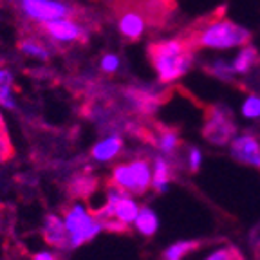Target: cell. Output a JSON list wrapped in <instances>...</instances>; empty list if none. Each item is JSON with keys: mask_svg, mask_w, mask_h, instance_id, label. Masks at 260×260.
Wrapping results in <instances>:
<instances>
[{"mask_svg": "<svg viewBox=\"0 0 260 260\" xmlns=\"http://www.w3.org/2000/svg\"><path fill=\"white\" fill-rule=\"evenodd\" d=\"M228 6L220 4L204 15L191 18L177 31V37L193 51L201 49H232L251 44L253 32L228 18Z\"/></svg>", "mask_w": 260, "mask_h": 260, "instance_id": "1", "label": "cell"}, {"mask_svg": "<svg viewBox=\"0 0 260 260\" xmlns=\"http://www.w3.org/2000/svg\"><path fill=\"white\" fill-rule=\"evenodd\" d=\"M146 56L157 74V81L162 85L174 83L186 76L197 61V53H193L181 38H161L146 45Z\"/></svg>", "mask_w": 260, "mask_h": 260, "instance_id": "2", "label": "cell"}, {"mask_svg": "<svg viewBox=\"0 0 260 260\" xmlns=\"http://www.w3.org/2000/svg\"><path fill=\"white\" fill-rule=\"evenodd\" d=\"M61 219L67 232V249L81 248L103 232V224L96 213L78 201L63 211Z\"/></svg>", "mask_w": 260, "mask_h": 260, "instance_id": "3", "label": "cell"}, {"mask_svg": "<svg viewBox=\"0 0 260 260\" xmlns=\"http://www.w3.org/2000/svg\"><path fill=\"white\" fill-rule=\"evenodd\" d=\"M204 114L201 134L210 145L226 146L237 134L233 110L224 103H199Z\"/></svg>", "mask_w": 260, "mask_h": 260, "instance_id": "4", "label": "cell"}, {"mask_svg": "<svg viewBox=\"0 0 260 260\" xmlns=\"http://www.w3.org/2000/svg\"><path fill=\"white\" fill-rule=\"evenodd\" d=\"M110 183L128 195H145L152 184V165L145 157L119 162L112 168Z\"/></svg>", "mask_w": 260, "mask_h": 260, "instance_id": "5", "label": "cell"}, {"mask_svg": "<svg viewBox=\"0 0 260 260\" xmlns=\"http://www.w3.org/2000/svg\"><path fill=\"white\" fill-rule=\"evenodd\" d=\"M18 9L32 24H44L56 18H76L83 16V9L65 0H18Z\"/></svg>", "mask_w": 260, "mask_h": 260, "instance_id": "6", "label": "cell"}, {"mask_svg": "<svg viewBox=\"0 0 260 260\" xmlns=\"http://www.w3.org/2000/svg\"><path fill=\"white\" fill-rule=\"evenodd\" d=\"M45 37L54 44H85L89 40V31L76 18H56L38 25Z\"/></svg>", "mask_w": 260, "mask_h": 260, "instance_id": "7", "label": "cell"}, {"mask_svg": "<svg viewBox=\"0 0 260 260\" xmlns=\"http://www.w3.org/2000/svg\"><path fill=\"white\" fill-rule=\"evenodd\" d=\"M230 154L240 165L260 170V139L255 132H244L230 141Z\"/></svg>", "mask_w": 260, "mask_h": 260, "instance_id": "8", "label": "cell"}, {"mask_svg": "<svg viewBox=\"0 0 260 260\" xmlns=\"http://www.w3.org/2000/svg\"><path fill=\"white\" fill-rule=\"evenodd\" d=\"M175 168H177V162L174 159L155 155L152 161V190L157 193H165L168 190V184L175 179Z\"/></svg>", "mask_w": 260, "mask_h": 260, "instance_id": "9", "label": "cell"}, {"mask_svg": "<svg viewBox=\"0 0 260 260\" xmlns=\"http://www.w3.org/2000/svg\"><path fill=\"white\" fill-rule=\"evenodd\" d=\"M42 237L45 242L54 249H67V232H65L63 219L56 213H49L42 224Z\"/></svg>", "mask_w": 260, "mask_h": 260, "instance_id": "10", "label": "cell"}, {"mask_svg": "<svg viewBox=\"0 0 260 260\" xmlns=\"http://www.w3.org/2000/svg\"><path fill=\"white\" fill-rule=\"evenodd\" d=\"M123 148H125V141H123L121 136H118V134L107 136V138L100 139V141L92 146L90 157L96 162H110L121 154Z\"/></svg>", "mask_w": 260, "mask_h": 260, "instance_id": "11", "label": "cell"}, {"mask_svg": "<svg viewBox=\"0 0 260 260\" xmlns=\"http://www.w3.org/2000/svg\"><path fill=\"white\" fill-rule=\"evenodd\" d=\"M201 71H203L206 76L215 78V80L222 81L226 85H232L240 90V80L235 76V71L232 69V63H228V61H224V60L203 61V63H201Z\"/></svg>", "mask_w": 260, "mask_h": 260, "instance_id": "12", "label": "cell"}, {"mask_svg": "<svg viewBox=\"0 0 260 260\" xmlns=\"http://www.w3.org/2000/svg\"><path fill=\"white\" fill-rule=\"evenodd\" d=\"M51 45L45 44L42 38H38L37 35H24V37L18 40V51L22 54L29 58H35V60L47 61L51 58Z\"/></svg>", "mask_w": 260, "mask_h": 260, "instance_id": "13", "label": "cell"}, {"mask_svg": "<svg viewBox=\"0 0 260 260\" xmlns=\"http://www.w3.org/2000/svg\"><path fill=\"white\" fill-rule=\"evenodd\" d=\"M258 60H260L258 47H255V45H251V44L242 45L240 53L237 54V58L233 60L232 69L235 71V74H239V76H246L248 73H251V69L258 63Z\"/></svg>", "mask_w": 260, "mask_h": 260, "instance_id": "14", "label": "cell"}, {"mask_svg": "<svg viewBox=\"0 0 260 260\" xmlns=\"http://www.w3.org/2000/svg\"><path fill=\"white\" fill-rule=\"evenodd\" d=\"M210 240H179V242L172 244L165 249L161 258L162 260H184V256H188L190 253L197 251L203 246H208Z\"/></svg>", "mask_w": 260, "mask_h": 260, "instance_id": "15", "label": "cell"}, {"mask_svg": "<svg viewBox=\"0 0 260 260\" xmlns=\"http://www.w3.org/2000/svg\"><path fill=\"white\" fill-rule=\"evenodd\" d=\"M132 226H134L143 237H154L159 230V219H157V215H155V211L152 210V208L141 206Z\"/></svg>", "mask_w": 260, "mask_h": 260, "instance_id": "16", "label": "cell"}, {"mask_svg": "<svg viewBox=\"0 0 260 260\" xmlns=\"http://www.w3.org/2000/svg\"><path fill=\"white\" fill-rule=\"evenodd\" d=\"M0 107L15 109V76L9 69L0 67Z\"/></svg>", "mask_w": 260, "mask_h": 260, "instance_id": "17", "label": "cell"}, {"mask_svg": "<svg viewBox=\"0 0 260 260\" xmlns=\"http://www.w3.org/2000/svg\"><path fill=\"white\" fill-rule=\"evenodd\" d=\"M242 114L244 118L260 121V94H249L242 105Z\"/></svg>", "mask_w": 260, "mask_h": 260, "instance_id": "18", "label": "cell"}, {"mask_svg": "<svg viewBox=\"0 0 260 260\" xmlns=\"http://www.w3.org/2000/svg\"><path fill=\"white\" fill-rule=\"evenodd\" d=\"M100 69L105 74H116L121 69V58L114 53H105L100 60Z\"/></svg>", "mask_w": 260, "mask_h": 260, "instance_id": "19", "label": "cell"}, {"mask_svg": "<svg viewBox=\"0 0 260 260\" xmlns=\"http://www.w3.org/2000/svg\"><path fill=\"white\" fill-rule=\"evenodd\" d=\"M206 260H246L242 256V253L235 248V246H224L219 248L217 251H213Z\"/></svg>", "mask_w": 260, "mask_h": 260, "instance_id": "20", "label": "cell"}, {"mask_svg": "<svg viewBox=\"0 0 260 260\" xmlns=\"http://www.w3.org/2000/svg\"><path fill=\"white\" fill-rule=\"evenodd\" d=\"M201 162H203V154L197 146H190L186 154V167L190 174H197L201 168Z\"/></svg>", "mask_w": 260, "mask_h": 260, "instance_id": "21", "label": "cell"}, {"mask_svg": "<svg viewBox=\"0 0 260 260\" xmlns=\"http://www.w3.org/2000/svg\"><path fill=\"white\" fill-rule=\"evenodd\" d=\"M11 155H13V145H11V141H9L8 134H4L0 138V162L8 161Z\"/></svg>", "mask_w": 260, "mask_h": 260, "instance_id": "22", "label": "cell"}, {"mask_svg": "<svg viewBox=\"0 0 260 260\" xmlns=\"http://www.w3.org/2000/svg\"><path fill=\"white\" fill-rule=\"evenodd\" d=\"M251 248H253V255L256 260H260V226L255 228L251 233Z\"/></svg>", "mask_w": 260, "mask_h": 260, "instance_id": "23", "label": "cell"}, {"mask_svg": "<svg viewBox=\"0 0 260 260\" xmlns=\"http://www.w3.org/2000/svg\"><path fill=\"white\" fill-rule=\"evenodd\" d=\"M32 260H58L53 251H38L32 255Z\"/></svg>", "mask_w": 260, "mask_h": 260, "instance_id": "24", "label": "cell"}, {"mask_svg": "<svg viewBox=\"0 0 260 260\" xmlns=\"http://www.w3.org/2000/svg\"><path fill=\"white\" fill-rule=\"evenodd\" d=\"M4 134H8V132H6V125H4V119H2V116H0V138H2V136Z\"/></svg>", "mask_w": 260, "mask_h": 260, "instance_id": "25", "label": "cell"}]
</instances>
